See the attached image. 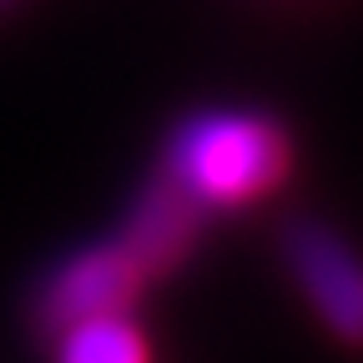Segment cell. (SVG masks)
I'll return each mask as SVG.
<instances>
[{
    "label": "cell",
    "mask_w": 363,
    "mask_h": 363,
    "mask_svg": "<svg viewBox=\"0 0 363 363\" xmlns=\"http://www.w3.org/2000/svg\"><path fill=\"white\" fill-rule=\"evenodd\" d=\"M142 272L136 262L106 242V247H86L76 257H66L51 278L40 283L35 293V323L45 333H66L76 323H91V318H111V313H126L142 293Z\"/></svg>",
    "instance_id": "3957f363"
},
{
    "label": "cell",
    "mask_w": 363,
    "mask_h": 363,
    "mask_svg": "<svg viewBox=\"0 0 363 363\" xmlns=\"http://www.w3.org/2000/svg\"><path fill=\"white\" fill-rule=\"evenodd\" d=\"M61 363H147V338L126 323V313L91 318L61 333Z\"/></svg>",
    "instance_id": "5b68a950"
},
{
    "label": "cell",
    "mask_w": 363,
    "mask_h": 363,
    "mask_svg": "<svg viewBox=\"0 0 363 363\" xmlns=\"http://www.w3.org/2000/svg\"><path fill=\"white\" fill-rule=\"evenodd\" d=\"M202 202L182 187V182L172 172H162L157 182H147L142 197H136L126 227H121V238L116 247L136 262V272L142 278H157V272H172L182 257L192 252L197 233H202Z\"/></svg>",
    "instance_id": "277c9868"
},
{
    "label": "cell",
    "mask_w": 363,
    "mask_h": 363,
    "mask_svg": "<svg viewBox=\"0 0 363 363\" xmlns=\"http://www.w3.org/2000/svg\"><path fill=\"white\" fill-rule=\"evenodd\" d=\"M167 172L202 207L257 202L288 177V136L252 111H202L172 131Z\"/></svg>",
    "instance_id": "6da1fadb"
},
{
    "label": "cell",
    "mask_w": 363,
    "mask_h": 363,
    "mask_svg": "<svg viewBox=\"0 0 363 363\" xmlns=\"http://www.w3.org/2000/svg\"><path fill=\"white\" fill-rule=\"evenodd\" d=\"M283 257L293 267V278L313 313L323 318V328L353 348H363V262L353 247L323 222H288L283 233Z\"/></svg>",
    "instance_id": "7a4b0ae2"
}]
</instances>
